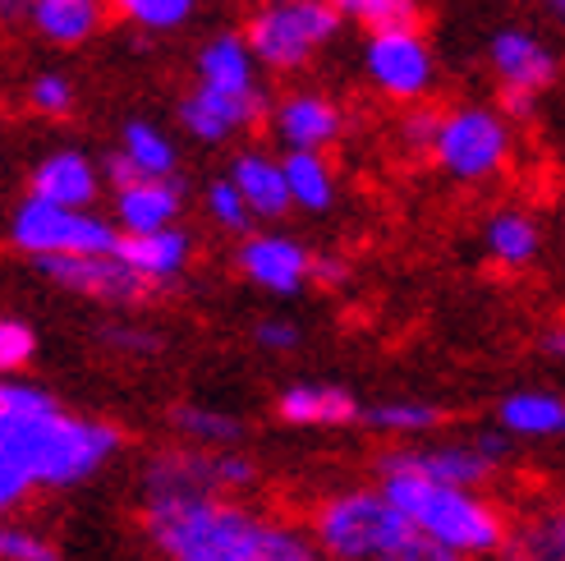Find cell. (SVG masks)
Segmentation results:
<instances>
[{"mask_svg": "<svg viewBox=\"0 0 565 561\" xmlns=\"http://www.w3.org/2000/svg\"><path fill=\"white\" fill-rule=\"evenodd\" d=\"M125 452V428L74 414L33 378L0 382V511H19L33 493H65L97 479Z\"/></svg>", "mask_w": 565, "mask_h": 561, "instance_id": "cell-1", "label": "cell"}, {"mask_svg": "<svg viewBox=\"0 0 565 561\" xmlns=\"http://www.w3.org/2000/svg\"><path fill=\"white\" fill-rule=\"evenodd\" d=\"M280 516L244 497H180L143 507V539L161 561H267Z\"/></svg>", "mask_w": 565, "mask_h": 561, "instance_id": "cell-2", "label": "cell"}, {"mask_svg": "<svg viewBox=\"0 0 565 561\" xmlns=\"http://www.w3.org/2000/svg\"><path fill=\"white\" fill-rule=\"evenodd\" d=\"M391 501L405 511V520L446 548H456L469 561L501 557L511 543V520L492 497L478 488H450V484H428V479H377Z\"/></svg>", "mask_w": 565, "mask_h": 561, "instance_id": "cell-3", "label": "cell"}, {"mask_svg": "<svg viewBox=\"0 0 565 561\" xmlns=\"http://www.w3.org/2000/svg\"><path fill=\"white\" fill-rule=\"evenodd\" d=\"M308 534L318 539L327 561H382L414 534V525L382 484H350L313 501Z\"/></svg>", "mask_w": 565, "mask_h": 561, "instance_id": "cell-4", "label": "cell"}, {"mask_svg": "<svg viewBox=\"0 0 565 561\" xmlns=\"http://www.w3.org/2000/svg\"><path fill=\"white\" fill-rule=\"evenodd\" d=\"M263 484V469L253 456L235 452H203V446H157L138 465V497L152 501H180V497H244Z\"/></svg>", "mask_w": 565, "mask_h": 561, "instance_id": "cell-5", "label": "cell"}, {"mask_svg": "<svg viewBox=\"0 0 565 561\" xmlns=\"http://www.w3.org/2000/svg\"><path fill=\"white\" fill-rule=\"evenodd\" d=\"M6 244L28 263L74 258V254L106 258V254H120L125 231L116 226V216H102L97 208L83 212V208H61V203H46V199L23 193V199L10 208Z\"/></svg>", "mask_w": 565, "mask_h": 561, "instance_id": "cell-6", "label": "cell"}, {"mask_svg": "<svg viewBox=\"0 0 565 561\" xmlns=\"http://www.w3.org/2000/svg\"><path fill=\"white\" fill-rule=\"evenodd\" d=\"M341 23H345V14L335 10L331 0H286V6L263 0V6L244 19L239 33L248 38L263 74H299L341 38Z\"/></svg>", "mask_w": 565, "mask_h": 561, "instance_id": "cell-7", "label": "cell"}, {"mask_svg": "<svg viewBox=\"0 0 565 561\" xmlns=\"http://www.w3.org/2000/svg\"><path fill=\"white\" fill-rule=\"evenodd\" d=\"M515 157V129L497 106L460 102L441 116V134L433 148V166L456 184H488L505 176Z\"/></svg>", "mask_w": 565, "mask_h": 561, "instance_id": "cell-8", "label": "cell"}, {"mask_svg": "<svg viewBox=\"0 0 565 561\" xmlns=\"http://www.w3.org/2000/svg\"><path fill=\"white\" fill-rule=\"evenodd\" d=\"M377 479H428V484H450V488H478L483 493L501 465L478 452V442L460 437H423V442H391L373 456Z\"/></svg>", "mask_w": 565, "mask_h": 561, "instance_id": "cell-9", "label": "cell"}, {"mask_svg": "<svg viewBox=\"0 0 565 561\" xmlns=\"http://www.w3.org/2000/svg\"><path fill=\"white\" fill-rule=\"evenodd\" d=\"M363 78L395 106L428 102L437 83V55L423 28H386L363 38Z\"/></svg>", "mask_w": 565, "mask_h": 561, "instance_id": "cell-10", "label": "cell"}, {"mask_svg": "<svg viewBox=\"0 0 565 561\" xmlns=\"http://www.w3.org/2000/svg\"><path fill=\"white\" fill-rule=\"evenodd\" d=\"M313 258H318V248H308L290 231L263 226V231L235 240L231 267L253 290H263L271 299H295L313 286Z\"/></svg>", "mask_w": 565, "mask_h": 561, "instance_id": "cell-11", "label": "cell"}, {"mask_svg": "<svg viewBox=\"0 0 565 561\" xmlns=\"http://www.w3.org/2000/svg\"><path fill=\"white\" fill-rule=\"evenodd\" d=\"M33 272L46 280L51 290L88 299V304H102V308H120V314H129V308H143L157 295L120 254H106V258H88V254L38 258Z\"/></svg>", "mask_w": 565, "mask_h": 561, "instance_id": "cell-12", "label": "cell"}, {"mask_svg": "<svg viewBox=\"0 0 565 561\" xmlns=\"http://www.w3.org/2000/svg\"><path fill=\"white\" fill-rule=\"evenodd\" d=\"M271 102L276 97H267V88H258V93H216V88L193 83V88L175 102V125L193 138V144L221 148V144H231V138L267 125Z\"/></svg>", "mask_w": 565, "mask_h": 561, "instance_id": "cell-13", "label": "cell"}, {"mask_svg": "<svg viewBox=\"0 0 565 561\" xmlns=\"http://www.w3.org/2000/svg\"><path fill=\"white\" fill-rule=\"evenodd\" d=\"M267 129L280 152H327L331 144H341L345 110L322 88H290L271 102Z\"/></svg>", "mask_w": 565, "mask_h": 561, "instance_id": "cell-14", "label": "cell"}, {"mask_svg": "<svg viewBox=\"0 0 565 561\" xmlns=\"http://www.w3.org/2000/svg\"><path fill=\"white\" fill-rule=\"evenodd\" d=\"M271 414L276 424L286 428H303V433H335L350 428L363 419V405L350 387L327 382V378H308V382H290L271 396Z\"/></svg>", "mask_w": 565, "mask_h": 561, "instance_id": "cell-15", "label": "cell"}, {"mask_svg": "<svg viewBox=\"0 0 565 561\" xmlns=\"http://www.w3.org/2000/svg\"><path fill=\"white\" fill-rule=\"evenodd\" d=\"M106 189V171L102 161L88 157L83 148H51L42 152L33 166H28V180H23V193L33 199H46V203H61V208H97Z\"/></svg>", "mask_w": 565, "mask_h": 561, "instance_id": "cell-16", "label": "cell"}, {"mask_svg": "<svg viewBox=\"0 0 565 561\" xmlns=\"http://www.w3.org/2000/svg\"><path fill=\"white\" fill-rule=\"evenodd\" d=\"M488 70L497 74V88H520V93H547L561 78V61L556 51L529 33V28H497L488 38Z\"/></svg>", "mask_w": 565, "mask_h": 561, "instance_id": "cell-17", "label": "cell"}, {"mask_svg": "<svg viewBox=\"0 0 565 561\" xmlns=\"http://www.w3.org/2000/svg\"><path fill=\"white\" fill-rule=\"evenodd\" d=\"M225 176L235 180V189L244 193L248 212L258 216V226H276L295 212L290 199V180H286V157H276L267 148H239L225 166Z\"/></svg>", "mask_w": 565, "mask_h": 561, "instance_id": "cell-18", "label": "cell"}, {"mask_svg": "<svg viewBox=\"0 0 565 561\" xmlns=\"http://www.w3.org/2000/svg\"><path fill=\"white\" fill-rule=\"evenodd\" d=\"M110 216L125 235H157L166 226H180L184 216V180H134L125 189H110Z\"/></svg>", "mask_w": 565, "mask_h": 561, "instance_id": "cell-19", "label": "cell"}, {"mask_svg": "<svg viewBox=\"0 0 565 561\" xmlns=\"http://www.w3.org/2000/svg\"><path fill=\"white\" fill-rule=\"evenodd\" d=\"M106 14H110L106 0H28L23 23L38 42L55 51H74V46H88L102 33Z\"/></svg>", "mask_w": 565, "mask_h": 561, "instance_id": "cell-20", "label": "cell"}, {"mask_svg": "<svg viewBox=\"0 0 565 561\" xmlns=\"http://www.w3.org/2000/svg\"><path fill=\"white\" fill-rule=\"evenodd\" d=\"M193 248H198V240L189 226H166L157 235H125L120 258L161 295V290H171L184 280V272L193 263Z\"/></svg>", "mask_w": 565, "mask_h": 561, "instance_id": "cell-21", "label": "cell"}, {"mask_svg": "<svg viewBox=\"0 0 565 561\" xmlns=\"http://www.w3.org/2000/svg\"><path fill=\"white\" fill-rule=\"evenodd\" d=\"M193 83L216 88V93H258L263 65L244 33H212L193 55Z\"/></svg>", "mask_w": 565, "mask_h": 561, "instance_id": "cell-22", "label": "cell"}, {"mask_svg": "<svg viewBox=\"0 0 565 561\" xmlns=\"http://www.w3.org/2000/svg\"><path fill=\"white\" fill-rule=\"evenodd\" d=\"M492 424L505 428L515 442H556L565 437V396L547 387H520L497 401Z\"/></svg>", "mask_w": 565, "mask_h": 561, "instance_id": "cell-23", "label": "cell"}, {"mask_svg": "<svg viewBox=\"0 0 565 561\" xmlns=\"http://www.w3.org/2000/svg\"><path fill=\"white\" fill-rule=\"evenodd\" d=\"M543 254V226H539V216L524 212V208H497L488 221H483V258L505 272V276H515L524 267H533Z\"/></svg>", "mask_w": 565, "mask_h": 561, "instance_id": "cell-24", "label": "cell"}, {"mask_svg": "<svg viewBox=\"0 0 565 561\" xmlns=\"http://www.w3.org/2000/svg\"><path fill=\"white\" fill-rule=\"evenodd\" d=\"M166 428L175 433V442L203 446V452H235V446L248 437L244 414L207 405V401H175L166 410Z\"/></svg>", "mask_w": 565, "mask_h": 561, "instance_id": "cell-25", "label": "cell"}, {"mask_svg": "<svg viewBox=\"0 0 565 561\" xmlns=\"http://www.w3.org/2000/svg\"><path fill=\"white\" fill-rule=\"evenodd\" d=\"M441 424H446V410L433 401H418V396H391L377 405H363V419H359V428H369L386 442H423Z\"/></svg>", "mask_w": 565, "mask_h": 561, "instance_id": "cell-26", "label": "cell"}, {"mask_svg": "<svg viewBox=\"0 0 565 561\" xmlns=\"http://www.w3.org/2000/svg\"><path fill=\"white\" fill-rule=\"evenodd\" d=\"M116 148L138 166V176H143V180H171V176H180L175 138L166 134L161 125H152V120H125Z\"/></svg>", "mask_w": 565, "mask_h": 561, "instance_id": "cell-27", "label": "cell"}, {"mask_svg": "<svg viewBox=\"0 0 565 561\" xmlns=\"http://www.w3.org/2000/svg\"><path fill=\"white\" fill-rule=\"evenodd\" d=\"M286 157V180H290V199L295 212L322 216L335 208V166L327 152H280Z\"/></svg>", "mask_w": 565, "mask_h": 561, "instance_id": "cell-28", "label": "cell"}, {"mask_svg": "<svg viewBox=\"0 0 565 561\" xmlns=\"http://www.w3.org/2000/svg\"><path fill=\"white\" fill-rule=\"evenodd\" d=\"M501 557L505 561H565V501L520 520Z\"/></svg>", "mask_w": 565, "mask_h": 561, "instance_id": "cell-29", "label": "cell"}, {"mask_svg": "<svg viewBox=\"0 0 565 561\" xmlns=\"http://www.w3.org/2000/svg\"><path fill=\"white\" fill-rule=\"evenodd\" d=\"M110 14L125 19L138 33H152V38H166V33H180V28L198 14L203 0H106Z\"/></svg>", "mask_w": 565, "mask_h": 561, "instance_id": "cell-30", "label": "cell"}, {"mask_svg": "<svg viewBox=\"0 0 565 561\" xmlns=\"http://www.w3.org/2000/svg\"><path fill=\"white\" fill-rule=\"evenodd\" d=\"M23 106H28V116H38V120H70L78 110V88L70 74L42 70L23 83Z\"/></svg>", "mask_w": 565, "mask_h": 561, "instance_id": "cell-31", "label": "cell"}, {"mask_svg": "<svg viewBox=\"0 0 565 561\" xmlns=\"http://www.w3.org/2000/svg\"><path fill=\"white\" fill-rule=\"evenodd\" d=\"M203 212H207V221H212L216 231L235 235V240H244V235L258 231V216L248 212L244 193L235 189V180H231V176H221V180H212V184L203 189Z\"/></svg>", "mask_w": 565, "mask_h": 561, "instance_id": "cell-32", "label": "cell"}, {"mask_svg": "<svg viewBox=\"0 0 565 561\" xmlns=\"http://www.w3.org/2000/svg\"><path fill=\"white\" fill-rule=\"evenodd\" d=\"M97 346L120 359H157L166 350V336L157 327L134 322V318H110L97 327Z\"/></svg>", "mask_w": 565, "mask_h": 561, "instance_id": "cell-33", "label": "cell"}, {"mask_svg": "<svg viewBox=\"0 0 565 561\" xmlns=\"http://www.w3.org/2000/svg\"><path fill=\"white\" fill-rule=\"evenodd\" d=\"M33 359H38V331H33V322L19 318V314H6V318H0V373L23 378Z\"/></svg>", "mask_w": 565, "mask_h": 561, "instance_id": "cell-34", "label": "cell"}, {"mask_svg": "<svg viewBox=\"0 0 565 561\" xmlns=\"http://www.w3.org/2000/svg\"><path fill=\"white\" fill-rule=\"evenodd\" d=\"M441 116H446V110H437L433 102L405 106L401 125H395V138H401V148H405L409 157H433L437 134H441Z\"/></svg>", "mask_w": 565, "mask_h": 561, "instance_id": "cell-35", "label": "cell"}, {"mask_svg": "<svg viewBox=\"0 0 565 561\" xmlns=\"http://www.w3.org/2000/svg\"><path fill=\"white\" fill-rule=\"evenodd\" d=\"M359 28L386 33V28H423V0H359L354 14Z\"/></svg>", "mask_w": 565, "mask_h": 561, "instance_id": "cell-36", "label": "cell"}, {"mask_svg": "<svg viewBox=\"0 0 565 561\" xmlns=\"http://www.w3.org/2000/svg\"><path fill=\"white\" fill-rule=\"evenodd\" d=\"M0 561H65V557L42 529L10 520L6 529H0Z\"/></svg>", "mask_w": 565, "mask_h": 561, "instance_id": "cell-37", "label": "cell"}, {"mask_svg": "<svg viewBox=\"0 0 565 561\" xmlns=\"http://www.w3.org/2000/svg\"><path fill=\"white\" fill-rule=\"evenodd\" d=\"M253 346L263 354H295L303 346V327L286 314H267V318L253 322Z\"/></svg>", "mask_w": 565, "mask_h": 561, "instance_id": "cell-38", "label": "cell"}, {"mask_svg": "<svg viewBox=\"0 0 565 561\" xmlns=\"http://www.w3.org/2000/svg\"><path fill=\"white\" fill-rule=\"evenodd\" d=\"M382 561H469V557H460L456 548H446V543H437V539H428V534H414L401 543V548H391Z\"/></svg>", "mask_w": 565, "mask_h": 561, "instance_id": "cell-39", "label": "cell"}, {"mask_svg": "<svg viewBox=\"0 0 565 561\" xmlns=\"http://www.w3.org/2000/svg\"><path fill=\"white\" fill-rule=\"evenodd\" d=\"M350 276H354V267H350L345 254H331V248H322V254L313 258V286L318 290H345Z\"/></svg>", "mask_w": 565, "mask_h": 561, "instance_id": "cell-40", "label": "cell"}, {"mask_svg": "<svg viewBox=\"0 0 565 561\" xmlns=\"http://www.w3.org/2000/svg\"><path fill=\"white\" fill-rule=\"evenodd\" d=\"M497 110L511 125H529L539 116V93H520V88H497Z\"/></svg>", "mask_w": 565, "mask_h": 561, "instance_id": "cell-41", "label": "cell"}, {"mask_svg": "<svg viewBox=\"0 0 565 561\" xmlns=\"http://www.w3.org/2000/svg\"><path fill=\"white\" fill-rule=\"evenodd\" d=\"M473 442H478V452H483V456H492L497 465H501L505 456L515 452V437L505 433V428H497V424H492V428H483V433H473Z\"/></svg>", "mask_w": 565, "mask_h": 561, "instance_id": "cell-42", "label": "cell"}, {"mask_svg": "<svg viewBox=\"0 0 565 561\" xmlns=\"http://www.w3.org/2000/svg\"><path fill=\"white\" fill-rule=\"evenodd\" d=\"M539 354L552 359V363H565V318L561 322H547L539 331Z\"/></svg>", "mask_w": 565, "mask_h": 561, "instance_id": "cell-43", "label": "cell"}, {"mask_svg": "<svg viewBox=\"0 0 565 561\" xmlns=\"http://www.w3.org/2000/svg\"><path fill=\"white\" fill-rule=\"evenodd\" d=\"M23 10H28V0H0V14L6 19H23Z\"/></svg>", "mask_w": 565, "mask_h": 561, "instance_id": "cell-44", "label": "cell"}, {"mask_svg": "<svg viewBox=\"0 0 565 561\" xmlns=\"http://www.w3.org/2000/svg\"><path fill=\"white\" fill-rule=\"evenodd\" d=\"M539 6H543V10H547V14H552L561 28H565V0H539Z\"/></svg>", "mask_w": 565, "mask_h": 561, "instance_id": "cell-45", "label": "cell"}, {"mask_svg": "<svg viewBox=\"0 0 565 561\" xmlns=\"http://www.w3.org/2000/svg\"><path fill=\"white\" fill-rule=\"evenodd\" d=\"M331 6H335V10H341V14L350 19V14H354V6H359V0H331Z\"/></svg>", "mask_w": 565, "mask_h": 561, "instance_id": "cell-46", "label": "cell"}, {"mask_svg": "<svg viewBox=\"0 0 565 561\" xmlns=\"http://www.w3.org/2000/svg\"><path fill=\"white\" fill-rule=\"evenodd\" d=\"M271 6H286V0H271Z\"/></svg>", "mask_w": 565, "mask_h": 561, "instance_id": "cell-47", "label": "cell"}]
</instances>
